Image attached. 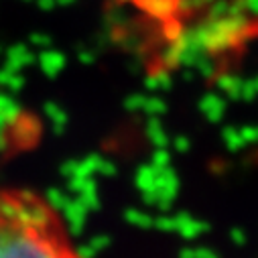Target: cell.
<instances>
[{
    "label": "cell",
    "instance_id": "1",
    "mask_svg": "<svg viewBox=\"0 0 258 258\" xmlns=\"http://www.w3.org/2000/svg\"><path fill=\"white\" fill-rule=\"evenodd\" d=\"M0 258H84L66 218L29 187H0Z\"/></svg>",
    "mask_w": 258,
    "mask_h": 258
}]
</instances>
